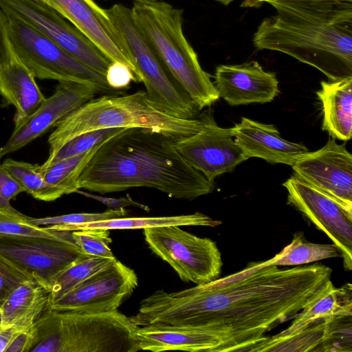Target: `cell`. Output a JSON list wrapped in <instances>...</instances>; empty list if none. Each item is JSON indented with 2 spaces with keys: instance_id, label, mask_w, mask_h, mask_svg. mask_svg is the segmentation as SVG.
<instances>
[{
  "instance_id": "obj_1",
  "label": "cell",
  "mask_w": 352,
  "mask_h": 352,
  "mask_svg": "<svg viewBox=\"0 0 352 352\" xmlns=\"http://www.w3.org/2000/svg\"><path fill=\"white\" fill-rule=\"evenodd\" d=\"M276 256L184 290H157L141 301L130 318L139 327L204 330L218 340L217 352L250 351L267 331L294 319L333 285L329 267L281 269L274 263Z\"/></svg>"
},
{
  "instance_id": "obj_2",
  "label": "cell",
  "mask_w": 352,
  "mask_h": 352,
  "mask_svg": "<svg viewBox=\"0 0 352 352\" xmlns=\"http://www.w3.org/2000/svg\"><path fill=\"white\" fill-rule=\"evenodd\" d=\"M173 140L146 129H122L102 142L85 166L79 189L106 194L146 187L186 200L211 193L214 182L183 159Z\"/></svg>"
},
{
  "instance_id": "obj_3",
  "label": "cell",
  "mask_w": 352,
  "mask_h": 352,
  "mask_svg": "<svg viewBox=\"0 0 352 352\" xmlns=\"http://www.w3.org/2000/svg\"><path fill=\"white\" fill-rule=\"evenodd\" d=\"M48 138L50 153L80 134L104 129L142 128L172 139L198 132L199 118L183 119L168 115L151 103L146 91L127 95L107 94L79 106L55 124Z\"/></svg>"
},
{
  "instance_id": "obj_4",
  "label": "cell",
  "mask_w": 352,
  "mask_h": 352,
  "mask_svg": "<svg viewBox=\"0 0 352 352\" xmlns=\"http://www.w3.org/2000/svg\"><path fill=\"white\" fill-rule=\"evenodd\" d=\"M131 8L146 41L199 109L214 104L219 94L184 34L183 10L159 0H135Z\"/></svg>"
},
{
  "instance_id": "obj_5",
  "label": "cell",
  "mask_w": 352,
  "mask_h": 352,
  "mask_svg": "<svg viewBox=\"0 0 352 352\" xmlns=\"http://www.w3.org/2000/svg\"><path fill=\"white\" fill-rule=\"evenodd\" d=\"M253 43L314 67L329 80L352 76V23L322 24L276 14L262 21Z\"/></svg>"
},
{
  "instance_id": "obj_6",
  "label": "cell",
  "mask_w": 352,
  "mask_h": 352,
  "mask_svg": "<svg viewBox=\"0 0 352 352\" xmlns=\"http://www.w3.org/2000/svg\"><path fill=\"white\" fill-rule=\"evenodd\" d=\"M138 328L118 310L91 314L46 309L34 324L30 352H136Z\"/></svg>"
},
{
  "instance_id": "obj_7",
  "label": "cell",
  "mask_w": 352,
  "mask_h": 352,
  "mask_svg": "<svg viewBox=\"0 0 352 352\" xmlns=\"http://www.w3.org/2000/svg\"><path fill=\"white\" fill-rule=\"evenodd\" d=\"M106 12L123 44L126 58L135 68L154 107L179 118H195L200 110L169 74L146 41L134 20L131 8L115 4Z\"/></svg>"
},
{
  "instance_id": "obj_8",
  "label": "cell",
  "mask_w": 352,
  "mask_h": 352,
  "mask_svg": "<svg viewBox=\"0 0 352 352\" xmlns=\"http://www.w3.org/2000/svg\"><path fill=\"white\" fill-rule=\"evenodd\" d=\"M8 30L14 52L35 78L78 82L99 94H118L109 86L105 76L81 63L31 26L8 17Z\"/></svg>"
},
{
  "instance_id": "obj_9",
  "label": "cell",
  "mask_w": 352,
  "mask_h": 352,
  "mask_svg": "<svg viewBox=\"0 0 352 352\" xmlns=\"http://www.w3.org/2000/svg\"><path fill=\"white\" fill-rule=\"evenodd\" d=\"M179 227L144 228L145 241L149 248L168 263L183 281L202 285L218 278L223 263L216 243Z\"/></svg>"
},
{
  "instance_id": "obj_10",
  "label": "cell",
  "mask_w": 352,
  "mask_h": 352,
  "mask_svg": "<svg viewBox=\"0 0 352 352\" xmlns=\"http://www.w3.org/2000/svg\"><path fill=\"white\" fill-rule=\"evenodd\" d=\"M0 9L8 17L34 28L81 63L105 76L112 61L54 10L32 0H0Z\"/></svg>"
},
{
  "instance_id": "obj_11",
  "label": "cell",
  "mask_w": 352,
  "mask_h": 352,
  "mask_svg": "<svg viewBox=\"0 0 352 352\" xmlns=\"http://www.w3.org/2000/svg\"><path fill=\"white\" fill-rule=\"evenodd\" d=\"M283 186L293 206L338 247L344 267L352 270V208L293 175Z\"/></svg>"
},
{
  "instance_id": "obj_12",
  "label": "cell",
  "mask_w": 352,
  "mask_h": 352,
  "mask_svg": "<svg viewBox=\"0 0 352 352\" xmlns=\"http://www.w3.org/2000/svg\"><path fill=\"white\" fill-rule=\"evenodd\" d=\"M200 130L191 135L173 140L183 159L209 181L232 172L248 158L235 141L231 128L217 125L211 113L199 116Z\"/></svg>"
},
{
  "instance_id": "obj_13",
  "label": "cell",
  "mask_w": 352,
  "mask_h": 352,
  "mask_svg": "<svg viewBox=\"0 0 352 352\" xmlns=\"http://www.w3.org/2000/svg\"><path fill=\"white\" fill-rule=\"evenodd\" d=\"M137 285L135 272L116 258L47 305V309L91 314L118 310Z\"/></svg>"
},
{
  "instance_id": "obj_14",
  "label": "cell",
  "mask_w": 352,
  "mask_h": 352,
  "mask_svg": "<svg viewBox=\"0 0 352 352\" xmlns=\"http://www.w3.org/2000/svg\"><path fill=\"white\" fill-rule=\"evenodd\" d=\"M0 252L48 290L53 278L85 256L73 239L0 234Z\"/></svg>"
},
{
  "instance_id": "obj_15",
  "label": "cell",
  "mask_w": 352,
  "mask_h": 352,
  "mask_svg": "<svg viewBox=\"0 0 352 352\" xmlns=\"http://www.w3.org/2000/svg\"><path fill=\"white\" fill-rule=\"evenodd\" d=\"M294 175L352 208V155L331 138L291 166Z\"/></svg>"
},
{
  "instance_id": "obj_16",
  "label": "cell",
  "mask_w": 352,
  "mask_h": 352,
  "mask_svg": "<svg viewBox=\"0 0 352 352\" xmlns=\"http://www.w3.org/2000/svg\"><path fill=\"white\" fill-rule=\"evenodd\" d=\"M96 91L75 82H58L54 93L43 100L37 110L14 130L6 143L0 148V159L18 151L45 133L69 113L91 100Z\"/></svg>"
},
{
  "instance_id": "obj_17",
  "label": "cell",
  "mask_w": 352,
  "mask_h": 352,
  "mask_svg": "<svg viewBox=\"0 0 352 352\" xmlns=\"http://www.w3.org/2000/svg\"><path fill=\"white\" fill-rule=\"evenodd\" d=\"M45 6L66 19L93 42L112 62L126 65L135 76V82L141 79L126 58L123 44L119 38L106 10L93 0H32Z\"/></svg>"
},
{
  "instance_id": "obj_18",
  "label": "cell",
  "mask_w": 352,
  "mask_h": 352,
  "mask_svg": "<svg viewBox=\"0 0 352 352\" xmlns=\"http://www.w3.org/2000/svg\"><path fill=\"white\" fill-rule=\"evenodd\" d=\"M214 79L219 97L232 106L269 102L280 92L276 74L265 71L254 60L221 65L216 68Z\"/></svg>"
},
{
  "instance_id": "obj_19",
  "label": "cell",
  "mask_w": 352,
  "mask_h": 352,
  "mask_svg": "<svg viewBox=\"0 0 352 352\" xmlns=\"http://www.w3.org/2000/svg\"><path fill=\"white\" fill-rule=\"evenodd\" d=\"M232 135L249 159L261 158L269 163L292 166L309 150L302 144L281 138L276 127L243 117L231 128Z\"/></svg>"
},
{
  "instance_id": "obj_20",
  "label": "cell",
  "mask_w": 352,
  "mask_h": 352,
  "mask_svg": "<svg viewBox=\"0 0 352 352\" xmlns=\"http://www.w3.org/2000/svg\"><path fill=\"white\" fill-rule=\"evenodd\" d=\"M140 350L217 352L218 340L204 330L190 327L151 324L136 331Z\"/></svg>"
},
{
  "instance_id": "obj_21",
  "label": "cell",
  "mask_w": 352,
  "mask_h": 352,
  "mask_svg": "<svg viewBox=\"0 0 352 352\" xmlns=\"http://www.w3.org/2000/svg\"><path fill=\"white\" fill-rule=\"evenodd\" d=\"M35 78L15 52L0 73V94L16 109L14 126L34 113L45 99Z\"/></svg>"
},
{
  "instance_id": "obj_22",
  "label": "cell",
  "mask_w": 352,
  "mask_h": 352,
  "mask_svg": "<svg viewBox=\"0 0 352 352\" xmlns=\"http://www.w3.org/2000/svg\"><path fill=\"white\" fill-rule=\"evenodd\" d=\"M316 94L321 102L322 126L331 138L348 141L352 135V76L322 81Z\"/></svg>"
},
{
  "instance_id": "obj_23",
  "label": "cell",
  "mask_w": 352,
  "mask_h": 352,
  "mask_svg": "<svg viewBox=\"0 0 352 352\" xmlns=\"http://www.w3.org/2000/svg\"><path fill=\"white\" fill-rule=\"evenodd\" d=\"M49 291L34 278L21 283L6 298L0 308L2 326L19 329L31 327L47 309Z\"/></svg>"
},
{
  "instance_id": "obj_24",
  "label": "cell",
  "mask_w": 352,
  "mask_h": 352,
  "mask_svg": "<svg viewBox=\"0 0 352 352\" xmlns=\"http://www.w3.org/2000/svg\"><path fill=\"white\" fill-rule=\"evenodd\" d=\"M280 17L322 24L352 23V0H283L270 3Z\"/></svg>"
},
{
  "instance_id": "obj_25",
  "label": "cell",
  "mask_w": 352,
  "mask_h": 352,
  "mask_svg": "<svg viewBox=\"0 0 352 352\" xmlns=\"http://www.w3.org/2000/svg\"><path fill=\"white\" fill-rule=\"evenodd\" d=\"M350 313H352L351 285L347 283L340 288L332 285L317 300L298 313L287 329L273 337L286 338L312 324L328 320L338 315Z\"/></svg>"
},
{
  "instance_id": "obj_26",
  "label": "cell",
  "mask_w": 352,
  "mask_h": 352,
  "mask_svg": "<svg viewBox=\"0 0 352 352\" xmlns=\"http://www.w3.org/2000/svg\"><path fill=\"white\" fill-rule=\"evenodd\" d=\"M220 221L214 220L201 212L171 217H120L95 222L83 223L62 228L59 231L72 232L85 229L125 230L144 229L165 226H192L215 227Z\"/></svg>"
},
{
  "instance_id": "obj_27",
  "label": "cell",
  "mask_w": 352,
  "mask_h": 352,
  "mask_svg": "<svg viewBox=\"0 0 352 352\" xmlns=\"http://www.w3.org/2000/svg\"><path fill=\"white\" fill-rule=\"evenodd\" d=\"M101 143L80 155L48 165H40V170L45 181L60 192L63 195L76 192L79 190L80 175Z\"/></svg>"
},
{
  "instance_id": "obj_28",
  "label": "cell",
  "mask_w": 352,
  "mask_h": 352,
  "mask_svg": "<svg viewBox=\"0 0 352 352\" xmlns=\"http://www.w3.org/2000/svg\"><path fill=\"white\" fill-rule=\"evenodd\" d=\"M116 258L83 256L65 267L51 281L47 305L60 298L85 278L105 267Z\"/></svg>"
},
{
  "instance_id": "obj_29",
  "label": "cell",
  "mask_w": 352,
  "mask_h": 352,
  "mask_svg": "<svg viewBox=\"0 0 352 352\" xmlns=\"http://www.w3.org/2000/svg\"><path fill=\"white\" fill-rule=\"evenodd\" d=\"M275 265L278 266L299 265L317 261L341 257L338 247L333 244H318L308 242L302 232H296L292 242L276 254Z\"/></svg>"
},
{
  "instance_id": "obj_30",
  "label": "cell",
  "mask_w": 352,
  "mask_h": 352,
  "mask_svg": "<svg viewBox=\"0 0 352 352\" xmlns=\"http://www.w3.org/2000/svg\"><path fill=\"white\" fill-rule=\"evenodd\" d=\"M22 186L25 192L34 198L52 201L63 196L55 188L49 185L40 170V165L7 158L1 164Z\"/></svg>"
},
{
  "instance_id": "obj_31",
  "label": "cell",
  "mask_w": 352,
  "mask_h": 352,
  "mask_svg": "<svg viewBox=\"0 0 352 352\" xmlns=\"http://www.w3.org/2000/svg\"><path fill=\"white\" fill-rule=\"evenodd\" d=\"M0 234L36 236L56 240L72 239V232L56 231L38 226L28 221V217L19 212L0 208Z\"/></svg>"
},
{
  "instance_id": "obj_32",
  "label": "cell",
  "mask_w": 352,
  "mask_h": 352,
  "mask_svg": "<svg viewBox=\"0 0 352 352\" xmlns=\"http://www.w3.org/2000/svg\"><path fill=\"white\" fill-rule=\"evenodd\" d=\"M123 129H104L80 134L65 142L59 148L50 153L43 165H48L63 159L87 152L95 145L105 141Z\"/></svg>"
},
{
  "instance_id": "obj_33",
  "label": "cell",
  "mask_w": 352,
  "mask_h": 352,
  "mask_svg": "<svg viewBox=\"0 0 352 352\" xmlns=\"http://www.w3.org/2000/svg\"><path fill=\"white\" fill-rule=\"evenodd\" d=\"M126 214L127 212L124 208H111L98 213H74L44 218L28 217V221L36 226H45L48 229L59 231L62 228L68 226L125 217Z\"/></svg>"
},
{
  "instance_id": "obj_34",
  "label": "cell",
  "mask_w": 352,
  "mask_h": 352,
  "mask_svg": "<svg viewBox=\"0 0 352 352\" xmlns=\"http://www.w3.org/2000/svg\"><path fill=\"white\" fill-rule=\"evenodd\" d=\"M76 245L86 256L116 258L109 244L112 239L109 230L104 229H85L72 232Z\"/></svg>"
},
{
  "instance_id": "obj_35",
  "label": "cell",
  "mask_w": 352,
  "mask_h": 352,
  "mask_svg": "<svg viewBox=\"0 0 352 352\" xmlns=\"http://www.w3.org/2000/svg\"><path fill=\"white\" fill-rule=\"evenodd\" d=\"M323 351L352 352V313L329 320Z\"/></svg>"
},
{
  "instance_id": "obj_36",
  "label": "cell",
  "mask_w": 352,
  "mask_h": 352,
  "mask_svg": "<svg viewBox=\"0 0 352 352\" xmlns=\"http://www.w3.org/2000/svg\"><path fill=\"white\" fill-rule=\"evenodd\" d=\"M31 278L35 279L0 252V307L16 287Z\"/></svg>"
},
{
  "instance_id": "obj_37",
  "label": "cell",
  "mask_w": 352,
  "mask_h": 352,
  "mask_svg": "<svg viewBox=\"0 0 352 352\" xmlns=\"http://www.w3.org/2000/svg\"><path fill=\"white\" fill-rule=\"evenodd\" d=\"M25 192L19 182L0 164V208L17 212L10 204L19 193Z\"/></svg>"
},
{
  "instance_id": "obj_38",
  "label": "cell",
  "mask_w": 352,
  "mask_h": 352,
  "mask_svg": "<svg viewBox=\"0 0 352 352\" xmlns=\"http://www.w3.org/2000/svg\"><path fill=\"white\" fill-rule=\"evenodd\" d=\"M105 78L109 86L118 91L128 88L131 81H135L131 69L118 61H113L110 64Z\"/></svg>"
},
{
  "instance_id": "obj_39",
  "label": "cell",
  "mask_w": 352,
  "mask_h": 352,
  "mask_svg": "<svg viewBox=\"0 0 352 352\" xmlns=\"http://www.w3.org/2000/svg\"><path fill=\"white\" fill-rule=\"evenodd\" d=\"M8 17L0 9V73L14 54L8 36Z\"/></svg>"
},
{
  "instance_id": "obj_40",
  "label": "cell",
  "mask_w": 352,
  "mask_h": 352,
  "mask_svg": "<svg viewBox=\"0 0 352 352\" xmlns=\"http://www.w3.org/2000/svg\"><path fill=\"white\" fill-rule=\"evenodd\" d=\"M34 339V325L18 329L12 336L4 352H30Z\"/></svg>"
},
{
  "instance_id": "obj_41",
  "label": "cell",
  "mask_w": 352,
  "mask_h": 352,
  "mask_svg": "<svg viewBox=\"0 0 352 352\" xmlns=\"http://www.w3.org/2000/svg\"><path fill=\"white\" fill-rule=\"evenodd\" d=\"M76 192H78L80 194H82V195H85L86 197H88L89 198H92L94 199H96L108 207L112 208V209H120V208H124L127 206H135L140 208L141 209H143L144 210L148 211L149 208L148 206L143 205L142 204H140L137 201H135L132 199V198L127 195L126 197H120V198H111V197H105L100 195H93L89 192H84L80 190V189L76 191Z\"/></svg>"
},
{
  "instance_id": "obj_42",
  "label": "cell",
  "mask_w": 352,
  "mask_h": 352,
  "mask_svg": "<svg viewBox=\"0 0 352 352\" xmlns=\"http://www.w3.org/2000/svg\"><path fill=\"white\" fill-rule=\"evenodd\" d=\"M11 325L0 327V352H4L14 333L18 330Z\"/></svg>"
},
{
  "instance_id": "obj_43",
  "label": "cell",
  "mask_w": 352,
  "mask_h": 352,
  "mask_svg": "<svg viewBox=\"0 0 352 352\" xmlns=\"http://www.w3.org/2000/svg\"><path fill=\"white\" fill-rule=\"evenodd\" d=\"M233 1L234 0H227V5H228ZM275 1H283V0H245V2L247 3V5L253 6V5H258V3H261L262 2H267L270 3V2ZM285 1H288V0H285Z\"/></svg>"
},
{
  "instance_id": "obj_44",
  "label": "cell",
  "mask_w": 352,
  "mask_h": 352,
  "mask_svg": "<svg viewBox=\"0 0 352 352\" xmlns=\"http://www.w3.org/2000/svg\"><path fill=\"white\" fill-rule=\"evenodd\" d=\"M219 1L220 3H223V5L227 6V0H217Z\"/></svg>"
},
{
  "instance_id": "obj_45",
  "label": "cell",
  "mask_w": 352,
  "mask_h": 352,
  "mask_svg": "<svg viewBox=\"0 0 352 352\" xmlns=\"http://www.w3.org/2000/svg\"><path fill=\"white\" fill-rule=\"evenodd\" d=\"M1 160V159H0Z\"/></svg>"
}]
</instances>
